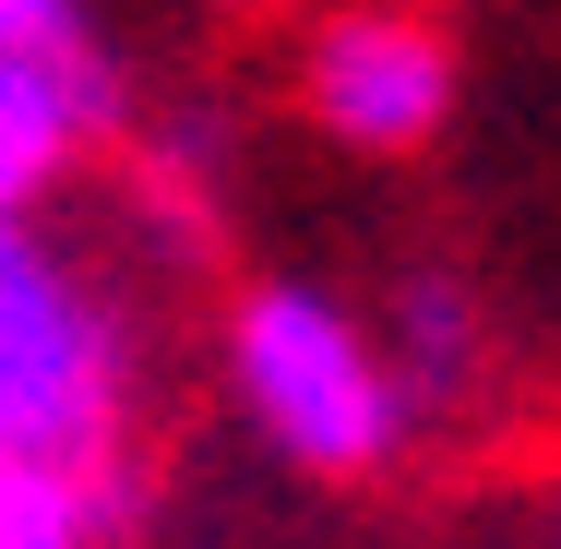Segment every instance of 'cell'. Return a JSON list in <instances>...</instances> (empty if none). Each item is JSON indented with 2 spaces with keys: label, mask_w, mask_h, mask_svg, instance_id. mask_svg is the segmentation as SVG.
Here are the masks:
<instances>
[{
  "label": "cell",
  "mask_w": 561,
  "mask_h": 549,
  "mask_svg": "<svg viewBox=\"0 0 561 549\" xmlns=\"http://www.w3.org/2000/svg\"><path fill=\"white\" fill-rule=\"evenodd\" d=\"M108 431H119V346L96 299L24 227H0V466L108 478Z\"/></svg>",
  "instance_id": "obj_1"
},
{
  "label": "cell",
  "mask_w": 561,
  "mask_h": 549,
  "mask_svg": "<svg viewBox=\"0 0 561 549\" xmlns=\"http://www.w3.org/2000/svg\"><path fill=\"white\" fill-rule=\"evenodd\" d=\"M239 394H251V419L299 466H335L346 478V466L394 454V370L311 287H251L239 299Z\"/></svg>",
  "instance_id": "obj_2"
},
{
  "label": "cell",
  "mask_w": 561,
  "mask_h": 549,
  "mask_svg": "<svg viewBox=\"0 0 561 549\" xmlns=\"http://www.w3.org/2000/svg\"><path fill=\"white\" fill-rule=\"evenodd\" d=\"M454 96V60L431 24H407V12H346L323 24V48H311V108L335 119L346 144H370V156H394V144H419Z\"/></svg>",
  "instance_id": "obj_3"
},
{
  "label": "cell",
  "mask_w": 561,
  "mask_h": 549,
  "mask_svg": "<svg viewBox=\"0 0 561 549\" xmlns=\"http://www.w3.org/2000/svg\"><path fill=\"white\" fill-rule=\"evenodd\" d=\"M108 119V60H36V72H0V227L24 216V192L60 168V144Z\"/></svg>",
  "instance_id": "obj_4"
},
{
  "label": "cell",
  "mask_w": 561,
  "mask_h": 549,
  "mask_svg": "<svg viewBox=\"0 0 561 549\" xmlns=\"http://www.w3.org/2000/svg\"><path fill=\"white\" fill-rule=\"evenodd\" d=\"M108 478H72V466H0V549H108L119 526Z\"/></svg>",
  "instance_id": "obj_5"
},
{
  "label": "cell",
  "mask_w": 561,
  "mask_h": 549,
  "mask_svg": "<svg viewBox=\"0 0 561 549\" xmlns=\"http://www.w3.org/2000/svg\"><path fill=\"white\" fill-rule=\"evenodd\" d=\"M84 0H0V72H36V60H84Z\"/></svg>",
  "instance_id": "obj_6"
},
{
  "label": "cell",
  "mask_w": 561,
  "mask_h": 549,
  "mask_svg": "<svg viewBox=\"0 0 561 549\" xmlns=\"http://www.w3.org/2000/svg\"><path fill=\"white\" fill-rule=\"evenodd\" d=\"M407 346H419L431 370H454V358H466V299H454V287H407Z\"/></svg>",
  "instance_id": "obj_7"
}]
</instances>
